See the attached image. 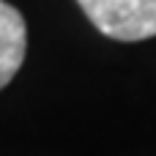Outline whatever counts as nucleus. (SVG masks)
I'll return each instance as SVG.
<instances>
[{"mask_svg": "<svg viewBox=\"0 0 156 156\" xmlns=\"http://www.w3.org/2000/svg\"><path fill=\"white\" fill-rule=\"evenodd\" d=\"M90 25L115 41H145L156 36V0H77Z\"/></svg>", "mask_w": 156, "mask_h": 156, "instance_id": "obj_1", "label": "nucleus"}, {"mask_svg": "<svg viewBox=\"0 0 156 156\" xmlns=\"http://www.w3.org/2000/svg\"><path fill=\"white\" fill-rule=\"evenodd\" d=\"M27 55V25L16 5L0 0V90L16 77Z\"/></svg>", "mask_w": 156, "mask_h": 156, "instance_id": "obj_2", "label": "nucleus"}]
</instances>
